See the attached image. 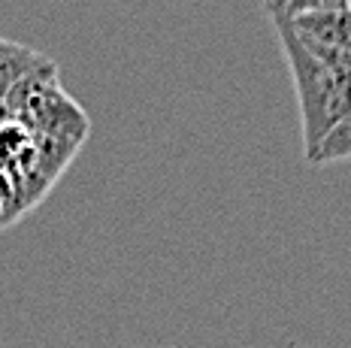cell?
<instances>
[{
	"label": "cell",
	"mask_w": 351,
	"mask_h": 348,
	"mask_svg": "<svg viewBox=\"0 0 351 348\" xmlns=\"http://www.w3.org/2000/svg\"><path fill=\"white\" fill-rule=\"evenodd\" d=\"M276 37H279L282 55L288 61L291 79H294L297 103H300V125H303V151L312 164L324 136L339 125L351 110V85L318 61L309 49L300 42L288 18H269Z\"/></svg>",
	"instance_id": "1"
},
{
	"label": "cell",
	"mask_w": 351,
	"mask_h": 348,
	"mask_svg": "<svg viewBox=\"0 0 351 348\" xmlns=\"http://www.w3.org/2000/svg\"><path fill=\"white\" fill-rule=\"evenodd\" d=\"M291 27L306 46H327V49H346L351 52V12H309V16L291 18Z\"/></svg>",
	"instance_id": "2"
},
{
	"label": "cell",
	"mask_w": 351,
	"mask_h": 348,
	"mask_svg": "<svg viewBox=\"0 0 351 348\" xmlns=\"http://www.w3.org/2000/svg\"><path fill=\"white\" fill-rule=\"evenodd\" d=\"M339 161H351V110L346 119L336 125L330 134L324 136V142L318 146L312 164H339Z\"/></svg>",
	"instance_id": "3"
},
{
	"label": "cell",
	"mask_w": 351,
	"mask_h": 348,
	"mask_svg": "<svg viewBox=\"0 0 351 348\" xmlns=\"http://www.w3.org/2000/svg\"><path fill=\"white\" fill-rule=\"evenodd\" d=\"M263 10L269 18H297L309 12H333L346 10V0H263Z\"/></svg>",
	"instance_id": "4"
},
{
	"label": "cell",
	"mask_w": 351,
	"mask_h": 348,
	"mask_svg": "<svg viewBox=\"0 0 351 348\" xmlns=\"http://www.w3.org/2000/svg\"><path fill=\"white\" fill-rule=\"evenodd\" d=\"M10 52H16V42H6V40H0V61H3Z\"/></svg>",
	"instance_id": "5"
},
{
	"label": "cell",
	"mask_w": 351,
	"mask_h": 348,
	"mask_svg": "<svg viewBox=\"0 0 351 348\" xmlns=\"http://www.w3.org/2000/svg\"><path fill=\"white\" fill-rule=\"evenodd\" d=\"M346 10H348V12H351V0H346Z\"/></svg>",
	"instance_id": "6"
}]
</instances>
